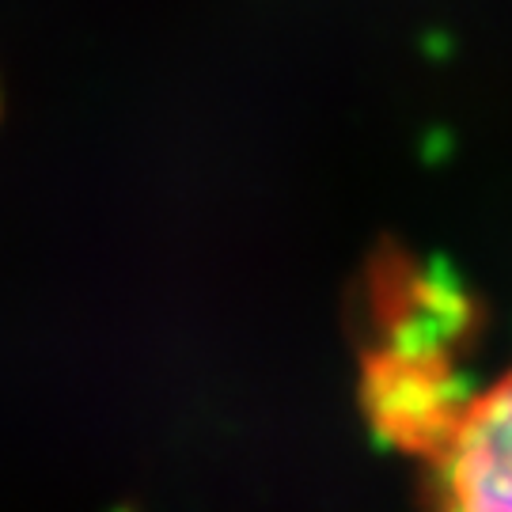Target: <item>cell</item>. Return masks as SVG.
Segmentation results:
<instances>
[{
  "instance_id": "cell-1",
  "label": "cell",
  "mask_w": 512,
  "mask_h": 512,
  "mask_svg": "<svg viewBox=\"0 0 512 512\" xmlns=\"http://www.w3.org/2000/svg\"><path fill=\"white\" fill-rule=\"evenodd\" d=\"M433 463V512H512V368L467 395Z\"/></svg>"
}]
</instances>
